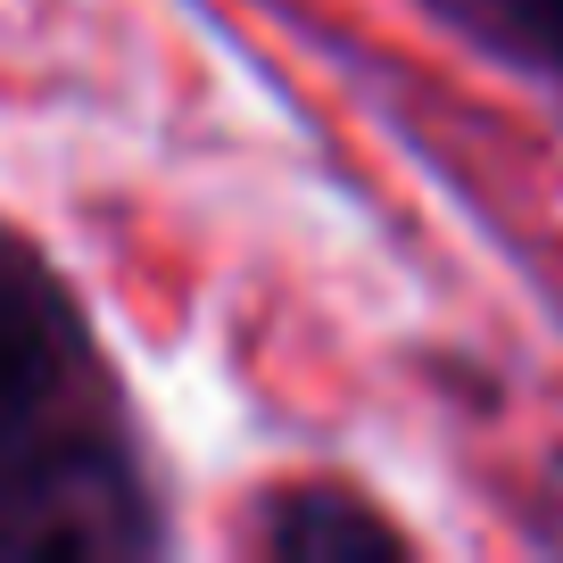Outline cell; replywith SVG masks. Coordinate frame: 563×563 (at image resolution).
Here are the masks:
<instances>
[{
  "mask_svg": "<svg viewBox=\"0 0 563 563\" xmlns=\"http://www.w3.org/2000/svg\"><path fill=\"white\" fill-rule=\"evenodd\" d=\"M58 382V340H51V316L34 307V290L0 282V448H18V431L42 415Z\"/></svg>",
  "mask_w": 563,
  "mask_h": 563,
  "instance_id": "3957f363",
  "label": "cell"
},
{
  "mask_svg": "<svg viewBox=\"0 0 563 563\" xmlns=\"http://www.w3.org/2000/svg\"><path fill=\"white\" fill-rule=\"evenodd\" d=\"M265 547L282 563H398L406 539L349 489H299L282 497L274 522H265Z\"/></svg>",
  "mask_w": 563,
  "mask_h": 563,
  "instance_id": "7a4b0ae2",
  "label": "cell"
},
{
  "mask_svg": "<svg viewBox=\"0 0 563 563\" xmlns=\"http://www.w3.org/2000/svg\"><path fill=\"white\" fill-rule=\"evenodd\" d=\"M150 539V497L117 448L58 440L0 464V563H117Z\"/></svg>",
  "mask_w": 563,
  "mask_h": 563,
  "instance_id": "6da1fadb",
  "label": "cell"
},
{
  "mask_svg": "<svg viewBox=\"0 0 563 563\" xmlns=\"http://www.w3.org/2000/svg\"><path fill=\"white\" fill-rule=\"evenodd\" d=\"M514 18H522V34L547 58H563V0H514Z\"/></svg>",
  "mask_w": 563,
  "mask_h": 563,
  "instance_id": "277c9868",
  "label": "cell"
}]
</instances>
